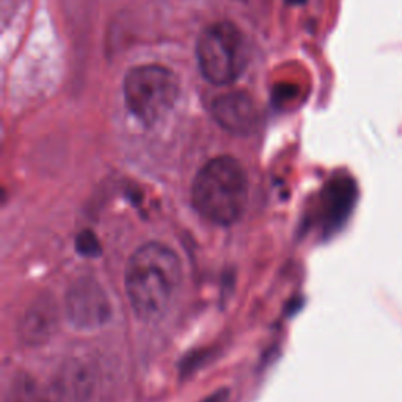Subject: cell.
<instances>
[{
  "label": "cell",
  "mask_w": 402,
  "mask_h": 402,
  "mask_svg": "<svg viewBox=\"0 0 402 402\" xmlns=\"http://www.w3.org/2000/svg\"><path fill=\"white\" fill-rule=\"evenodd\" d=\"M65 316L79 330H96L107 324L112 305L101 283L92 277L74 282L65 297Z\"/></svg>",
  "instance_id": "5"
},
{
  "label": "cell",
  "mask_w": 402,
  "mask_h": 402,
  "mask_svg": "<svg viewBox=\"0 0 402 402\" xmlns=\"http://www.w3.org/2000/svg\"><path fill=\"white\" fill-rule=\"evenodd\" d=\"M58 306L49 296L38 297L25 308L19 321V338L27 346H41L49 341L58 327Z\"/></svg>",
  "instance_id": "8"
},
{
  "label": "cell",
  "mask_w": 402,
  "mask_h": 402,
  "mask_svg": "<svg viewBox=\"0 0 402 402\" xmlns=\"http://www.w3.org/2000/svg\"><path fill=\"white\" fill-rule=\"evenodd\" d=\"M223 401H225L223 394H222V396H220V394H213V398L208 399L206 402H223Z\"/></svg>",
  "instance_id": "11"
},
{
  "label": "cell",
  "mask_w": 402,
  "mask_h": 402,
  "mask_svg": "<svg viewBox=\"0 0 402 402\" xmlns=\"http://www.w3.org/2000/svg\"><path fill=\"white\" fill-rule=\"evenodd\" d=\"M286 2L291 4V5H302L306 2V0H286Z\"/></svg>",
  "instance_id": "12"
},
{
  "label": "cell",
  "mask_w": 402,
  "mask_h": 402,
  "mask_svg": "<svg viewBox=\"0 0 402 402\" xmlns=\"http://www.w3.org/2000/svg\"><path fill=\"white\" fill-rule=\"evenodd\" d=\"M200 71L214 85H230L249 65L247 39L234 24L215 23L206 27L196 43Z\"/></svg>",
  "instance_id": "3"
},
{
  "label": "cell",
  "mask_w": 402,
  "mask_h": 402,
  "mask_svg": "<svg viewBox=\"0 0 402 402\" xmlns=\"http://www.w3.org/2000/svg\"><path fill=\"white\" fill-rule=\"evenodd\" d=\"M213 115L223 129L237 135L251 134L260 121L255 101L245 92H230L217 96L213 102Z\"/></svg>",
  "instance_id": "7"
},
{
  "label": "cell",
  "mask_w": 402,
  "mask_h": 402,
  "mask_svg": "<svg viewBox=\"0 0 402 402\" xmlns=\"http://www.w3.org/2000/svg\"><path fill=\"white\" fill-rule=\"evenodd\" d=\"M181 278V260L168 245L148 242L135 250L125 272V289L135 316L145 322L165 316Z\"/></svg>",
  "instance_id": "1"
},
{
  "label": "cell",
  "mask_w": 402,
  "mask_h": 402,
  "mask_svg": "<svg viewBox=\"0 0 402 402\" xmlns=\"http://www.w3.org/2000/svg\"><path fill=\"white\" fill-rule=\"evenodd\" d=\"M192 204L203 219L220 227L239 222L249 204V178L242 163L231 156L204 163L192 184Z\"/></svg>",
  "instance_id": "2"
},
{
  "label": "cell",
  "mask_w": 402,
  "mask_h": 402,
  "mask_svg": "<svg viewBox=\"0 0 402 402\" xmlns=\"http://www.w3.org/2000/svg\"><path fill=\"white\" fill-rule=\"evenodd\" d=\"M94 390V372L88 362L68 358L41 390L38 402H88Z\"/></svg>",
  "instance_id": "6"
},
{
  "label": "cell",
  "mask_w": 402,
  "mask_h": 402,
  "mask_svg": "<svg viewBox=\"0 0 402 402\" xmlns=\"http://www.w3.org/2000/svg\"><path fill=\"white\" fill-rule=\"evenodd\" d=\"M126 107L143 125L151 126L175 107L180 98V79L161 65L135 66L126 74Z\"/></svg>",
  "instance_id": "4"
},
{
  "label": "cell",
  "mask_w": 402,
  "mask_h": 402,
  "mask_svg": "<svg viewBox=\"0 0 402 402\" xmlns=\"http://www.w3.org/2000/svg\"><path fill=\"white\" fill-rule=\"evenodd\" d=\"M357 200L356 182L351 178H338L332 181L327 187L325 208H327V223L332 228H338L346 222L352 213L353 204Z\"/></svg>",
  "instance_id": "9"
},
{
  "label": "cell",
  "mask_w": 402,
  "mask_h": 402,
  "mask_svg": "<svg viewBox=\"0 0 402 402\" xmlns=\"http://www.w3.org/2000/svg\"><path fill=\"white\" fill-rule=\"evenodd\" d=\"M77 250L85 256H96L99 255V242L92 231H84L77 237Z\"/></svg>",
  "instance_id": "10"
}]
</instances>
